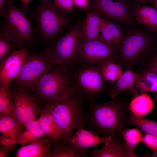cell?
Segmentation results:
<instances>
[{
	"label": "cell",
	"mask_w": 157,
	"mask_h": 157,
	"mask_svg": "<svg viewBox=\"0 0 157 157\" xmlns=\"http://www.w3.org/2000/svg\"><path fill=\"white\" fill-rule=\"evenodd\" d=\"M85 114L87 124L105 138L119 137L125 123L126 111L116 97L108 101L90 102Z\"/></svg>",
	"instance_id": "6da1fadb"
},
{
	"label": "cell",
	"mask_w": 157,
	"mask_h": 157,
	"mask_svg": "<svg viewBox=\"0 0 157 157\" xmlns=\"http://www.w3.org/2000/svg\"><path fill=\"white\" fill-rule=\"evenodd\" d=\"M124 31V40L116 48L117 60L131 67L135 62L151 55L156 42V33L136 22Z\"/></svg>",
	"instance_id": "7a4b0ae2"
},
{
	"label": "cell",
	"mask_w": 157,
	"mask_h": 157,
	"mask_svg": "<svg viewBox=\"0 0 157 157\" xmlns=\"http://www.w3.org/2000/svg\"><path fill=\"white\" fill-rule=\"evenodd\" d=\"M83 102L74 94L65 100L46 102L51 111L64 143H68L76 131L84 128L87 124Z\"/></svg>",
	"instance_id": "3957f363"
},
{
	"label": "cell",
	"mask_w": 157,
	"mask_h": 157,
	"mask_svg": "<svg viewBox=\"0 0 157 157\" xmlns=\"http://www.w3.org/2000/svg\"><path fill=\"white\" fill-rule=\"evenodd\" d=\"M0 32L7 36L23 48L32 42L36 37L29 9L19 8L13 0H6L2 15Z\"/></svg>",
	"instance_id": "277c9868"
},
{
	"label": "cell",
	"mask_w": 157,
	"mask_h": 157,
	"mask_svg": "<svg viewBox=\"0 0 157 157\" xmlns=\"http://www.w3.org/2000/svg\"><path fill=\"white\" fill-rule=\"evenodd\" d=\"M31 90L38 102L65 100L75 91L72 74L56 65L39 79Z\"/></svg>",
	"instance_id": "5b68a950"
},
{
	"label": "cell",
	"mask_w": 157,
	"mask_h": 157,
	"mask_svg": "<svg viewBox=\"0 0 157 157\" xmlns=\"http://www.w3.org/2000/svg\"><path fill=\"white\" fill-rule=\"evenodd\" d=\"M82 24L73 26L64 35L49 45L45 52L49 60L69 71L77 63L78 48L82 40Z\"/></svg>",
	"instance_id": "8992f818"
},
{
	"label": "cell",
	"mask_w": 157,
	"mask_h": 157,
	"mask_svg": "<svg viewBox=\"0 0 157 157\" xmlns=\"http://www.w3.org/2000/svg\"><path fill=\"white\" fill-rule=\"evenodd\" d=\"M33 15L36 27L40 37L45 40L56 36L66 24L68 19L65 12L53 0H39Z\"/></svg>",
	"instance_id": "52a82bcc"
},
{
	"label": "cell",
	"mask_w": 157,
	"mask_h": 157,
	"mask_svg": "<svg viewBox=\"0 0 157 157\" xmlns=\"http://www.w3.org/2000/svg\"><path fill=\"white\" fill-rule=\"evenodd\" d=\"M84 65L72 75L74 94L83 101H94L104 89V80L97 65Z\"/></svg>",
	"instance_id": "ba28073f"
},
{
	"label": "cell",
	"mask_w": 157,
	"mask_h": 157,
	"mask_svg": "<svg viewBox=\"0 0 157 157\" xmlns=\"http://www.w3.org/2000/svg\"><path fill=\"white\" fill-rule=\"evenodd\" d=\"M109 18L123 30L136 22L133 5L128 0H91L88 8Z\"/></svg>",
	"instance_id": "9c48e42d"
},
{
	"label": "cell",
	"mask_w": 157,
	"mask_h": 157,
	"mask_svg": "<svg viewBox=\"0 0 157 157\" xmlns=\"http://www.w3.org/2000/svg\"><path fill=\"white\" fill-rule=\"evenodd\" d=\"M56 65L49 60L45 52L28 54L15 81L19 87L31 89L39 79Z\"/></svg>",
	"instance_id": "30bf717a"
},
{
	"label": "cell",
	"mask_w": 157,
	"mask_h": 157,
	"mask_svg": "<svg viewBox=\"0 0 157 157\" xmlns=\"http://www.w3.org/2000/svg\"><path fill=\"white\" fill-rule=\"evenodd\" d=\"M117 60V55L115 47L99 38L81 40L78 50L77 63L97 65L106 61Z\"/></svg>",
	"instance_id": "8fae6325"
},
{
	"label": "cell",
	"mask_w": 157,
	"mask_h": 157,
	"mask_svg": "<svg viewBox=\"0 0 157 157\" xmlns=\"http://www.w3.org/2000/svg\"><path fill=\"white\" fill-rule=\"evenodd\" d=\"M14 103V117L22 127L38 118L40 108L34 94L18 87L12 90Z\"/></svg>",
	"instance_id": "7c38bea8"
},
{
	"label": "cell",
	"mask_w": 157,
	"mask_h": 157,
	"mask_svg": "<svg viewBox=\"0 0 157 157\" xmlns=\"http://www.w3.org/2000/svg\"><path fill=\"white\" fill-rule=\"evenodd\" d=\"M29 45L17 50L0 60V87L9 86L19 73L28 54Z\"/></svg>",
	"instance_id": "4fadbf2b"
},
{
	"label": "cell",
	"mask_w": 157,
	"mask_h": 157,
	"mask_svg": "<svg viewBox=\"0 0 157 157\" xmlns=\"http://www.w3.org/2000/svg\"><path fill=\"white\" fill-rule=\"evenodd\" d=\"M90 154L91 157H139L119 137L111 142L104 144L100 149H93Z\"/></svg>",
	"instance_id": "5bb4252c"
},
{
	"label": "cell",
	"mask_w": 157,
	"mask_h": 157,
	"mask_svg": "<svg viewBox=\"0 0 157 157\" xmlns=\"http://www.w3.org/2000/svg\"><path fill=\"white\" fill-rule=\"evenodd\" d=\"M117 137L105 138L101 136L94 130L90 131L81 128L76 131L69 143L79 147L88 149L111 142Z\"/></svg>",
	"instance_id": "9a60e30c"
},
{
	"label": "cell",
	"mask_w": 157,
	"mask_h": 157,
	"mask_svg": "<svg viewBox=\"0 0 157 157\" xmlns=\"http://www.w3.org/2000/svg\"><path fill=\"white\" fill-rule=\"evenodd\" d=\"M139 74L134 71L131 67H128L116 81L111 86L109 95L111 99L122 92H127L134 96L137 94L135 84Z\"/></svg>",
	"instance_id": "2e32d148"
},
{
	"label": "cell",
	"mask_w": 157,
	"mask_h": 157,
	"mask_svg": "<svg viewBox=\"0 0 157 157\" xmlns=\"http://www.w3.org/2000/svg\"><path fill=\"white\" fill-rule=\"evenodd\" d=\"M38 120L45 137L48 138L53 142H63L62 135L51 111L46 103L40 108Z\"/></svg>",
	"instance_id": "e0dca14e"
},
{
	"label": "cell",
	"mask_w": 157,
	"mask_h": 157,
	"mask_svg": "<svg viewBox=\"0 0 157 157\" xmlns=\"http://www.w3.org/2000/svg\"><path fill=\"white\" fill-rule=\"evenodd\" d=\"M19 148L16 157H50L53 142L45 137Z\"/></svg>",
	"instance_id": "ac0fdd59"
},
{
	"label": "cell",
	"mask_w": 157,
	"mask_h": 157,
	"mask_svg": "<svg viewBox=\"0 0 157 157\" xmlns=\"http://www.w3.org/2000/svg\"><path fill=\"white\" fill-rule=\"evenodd\" d=\"M104 17L100 31L99 38L116 48L124 41V31L110 19Z\"/></svg>",
	"instance_id": "d6986e66"
},
{
	"label": "cell",
	"mask_w": 157,
	"mask_h": 157,
	"mask_svg": "<svg viewBox=\"0 0 157 157\" xmlns=\"http://www.w3.org/2000/svg\"><path fill=\"white\" fill-rule=\"evenodd\" d=\"M133 10L137 23L157 34V10L155 8L147 5H133Z\"/></svg>",
	"instance_id": "ffe728a7"
},
{
	"label": "cell",
	"mask_w": 157,
	"mask_h": 157,
	"mask_svg": "<svg viewBox=\"0 0 157 157\" xmlns=\"http://www.w3.org/2000/svg\"><path fill=\"white\" fill-rule=\"evenodd\" d=\"M103 19V17L96 12L91 11L88 13L82 26V40H86L99 38Z\"/></svg>",
	"instance_id": "44dd1931"
},
{
	"label": "cell",
	"mask_w": 157,
	"mask_h": 157,
	"mask_svg": "<svg viewBox=\"0 0 157 157\" xmlns=\"http://www.w3.org/2000/svg\"><path fill=\"white\" fill-rule=\"evenodd\" d=\"M24 131L23 127L14 116L0 114V132L2 136L15 141L21 136Z\"/></svg>",
	"instance_id": "7402d4cb"
},
{
	"label": "cell",
	"mask_w": 157,
	"mask_h": 157,
	"mask_svg": "<svg viewBox=\"0 0 157 157\" xmlns=\"http://www.w3.org/2000/svg\"><path fill=\"white\" fill-rule=\"evenodd\" d=\"M88 149L78 147L70 143L53 142L50 157H86Z\"/></svg>",
	"instance_id": "603a6c76"
},
{
	"label": "cell",
	"mask_w": 157,
	"mask_h": 157,
	"mask_svg": "<svg viewBox=\"0 0 157 157\" xmlns=\"http://www.w3.org/2000/svg\"><path fill=\"white\" fill-rule=\"evenodd\" d=\"M154 104L153 99L147 92L134 96L130 102L129 109L133 114L143 116L148 114L153 109Z\"/></svg>",
	"instance_id": "cb8c5ba5"
},
{
	"label": "cell",
	"mask_w": 157,
	"mask_h": 157,
	"mask_svg": "<svg viewBox=\"0 0 157 157\" xmlns=\"http://www.w3.org/2000/svg\"><path fill=\"white\" fill-rule=\"evenodd\" d=\"M135 88L139 93L148 92L157 93V74L147 69L139 74Z\"/></svg>",
	"instance_id": "d4e9b609"
},
{
	"label": "cell",
	"mask_w": 157,
	"mask_h": 157,
	"mask_svg": "<svg viewBox=\"0 0 157 157\" xmlns=\"http://www.w3.org/2000/svg\"><path fill=\"white\" fill-rule=\"evenodd\" d=\"M24 127L22 134L14 141L15 143L23 146L45 137L40 128L38 119L28 123Z\"/></svg>",
	"instance_id": "484cf974"
},
{
	"label": "cell",
	"mask_w": 157,
	"mask_h": 157,
	"mask_svg": "<svg viewBox=\"0 0 157 157\" xmlns=\"http://www.w3.org/2000/svg\"><path fill=\"white\" fill-rule=\"evenodd\" d=\"M104 81H116L124 70L121 65L116 61L108 60L97 65Z\"/></svg>",
	"instance_id": "4316f807"
},
{
	"label": "cell",
	"mask_w": 157,
	"mask_h": 157,
	"mask_svg": "<svg viewBox=\"0 0 157 157\" xmlns=\"http://www.w3.org/2000/svg\"><path fill=\"white\" fill-rule=\"evenodd\" d=\"M126 122L137 126L145 133L157 135V122L136 115L130 112Z\"/></svg>",
	"instance_id": "83f0119b"
},
{
	"label": "cell",
	"mask_w": 157,
	"mask_h": 157,
	"mask_svg": "<svg viewBox=\"0 0 157 157\" xmlns=\"http://www.w3.org/2000/svg\"><path fill=\"white\" fill-rule=\"evenodd\" d=\"M14 103L9 86L0 87V114L14 116Z\"/></svg>",
	"instance_id": "f1b7e54d"
},
{
	"label": "cell",
	"mask_w": 157,
	"mask_h": 157,
	"mask_svg": "<svg viewBox=\"0 0 157 157\" xmlns=\"http://www.w3.org/2000/svg\"><path fill=\"white\" fill-rule=\"evenodd\" d=\"M121 134L126 145L133 150L138 144L142 142L143 135L142 131L138 129H124Z\"/></svg>",
	"instance_id": "f546056e"
},
{
	"label": "cell",
	"mask_w": 157,
	"mask_h": 157,
	"mask_svg": "<svg viewBox=\"0 0 157 157\" xmlns=\"http://www.w3.org/2000/svg\"><path fill=\"white\" fill-rule=\"evenodd\" d=\"M21 49L17 43L0 32V60L14 52Z\"/></svg>",
	"instance_id": "4dcf8cb0"
},
{
	"label": "cell",
	"mask_w": 157,
	"mask_h": 157,
	"mask_svg": "<svg viewBox=\"0 0 157 157\" xmlns=\"http://www.w3.org/2000/svg\"><path fill=\"white\" fill-rule=\"evenodd\" d=\"M142 142L154 151L157 150V135L145 133Z\"/></svg>",
	"instance_id": "1f68e13d"
},
{
	"label": "cell",
	"mask_w": 157,
	"mask_h": 157,
	"mask_svg": "<svg viewBox=\"0 0 157 157\" xmlns=\"http://www.w3.org/2000/svg\"><path fill=\"white\" fill-rule=\"evenodd\" d=\"M57 5L60 9L65 13L70 12L74 8L72 0H53Z\"/></svg>",
	"instance_id": "d6a6232c"
},
{
	"label": "cell",
	"mask_w": 157,
	"mask_h": 157,
	"mask_svg": "<svg viewBox=\"0 0 157 157\" xmlns=\"http://www.w3.org/2000/svg\"><path fill=\"white\" fill-rule=\"evenodd\" d=\"M151 55L147 69L157 74V51L154 50Z\"/></svg>",
	"instance_id": "836d02e7"
},
{
	"label": "cell",
	"mask_w": 157,
	"mask_h": 157,
	"mask_svg": "<svg viewBox=\"0 0 157 157\" xmlns=\"http://www.w3.org/2000/svg\"><path fill=\"white\" fill-rule=\"evenodd\" d=\"M74 4L76 6L88 10L89 0H72Z\"/></svg>",
	"instance_id": "e575fe53"
},
{
	"label": "cell",
	"mask_w": 157,
	"mask_h": 157,
	"mask_svg": "<svg viewBox=\"0 0 157 157\" xmlns=\"http://www.w3.org/2000/svg\"><path fill=\"white\" fill-rule=\"evenodd\" d=\"M132 3L133 5L138 6L143 5H147L152 3V0H128Z\"/></svg>",
	"instance_id": "d590c367"
},
{
	"label": "cell",
	"mask_w": 157,
	"mask_h": 157,
	"mask_svg": "<svg viewBox=\"0 0 157 157\" xmlns=\"http://www.w3.org/2000/svg\"><path fill=\"white\" fill-rule=\"evenodd\" d=\"M10 151H11V150L10 148L5 145H1L0 157H7L8 153Z\"/></svg>",
	"instance_id": "8d00e7d4"
},
{
	"label": "cell",
	"mask_w": 157,
	"mask_h": 157,
	"mask_svg": "<svg viewBox=\"0 0 157 157\" xmlns=\"http://www.w3.org/2000/svg\"><path fill=\"white\" fill-rule=\"evenodd\" d=\"M6 0H0V16H2L6 5Z\"/></svg>",
	"instance_id": "74e56055"
},
{
	"label": "cell",
	"mask_w": 157,
	"mask_h": 157,
	"mask_svg": "<svg viewBox=\"0 0 157 157\" xmlns=\"http://www.w3.org/2000/svg\"><path fill=\"white\" fill-rule=\"evenodd\" d=\"M22 2V6L28 7V4L31 0H20Z\"/></svg>",
	"instance_id": "f35d334b"
},
{
	"label": "cell",
	"mask_w": 157,
	"mask_h": 157,
	"mask_svg": "<svg viewBox=\"0 0 157 157\" xmlns=\"http://www.w3.org/2000/svg\"><path fill=\"white\" fill-rule=\"evenodd\" d=\"M152 3L157 10V0H152Z\"/></svg>",
	"instance_id": "ab89813d"
},
{
	"label": "cell",
	"mask_w": 157,
	"mask_h": 157,
	"mask_svg": "<svg viewBox=\"0 0 157 157\" xmlns=\"http://www.w3.org/2000/svg\"><path fill=\"white\" fill-rule=\"evenodd\" d=\"M155 99H156V101L157 102V94L155 96Z\"/></svg>",
	"instance_id": "60d3db41"
}]
</instances>
